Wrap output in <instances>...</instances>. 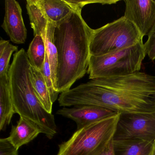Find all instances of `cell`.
Masks as SVG:
<instances>
[{
	"label": "cell",
	"mask_w": 155,
	"mask_h": 155,
	"mask_svg": "<svg viewBox=\"0 0 155 155\" xmlns=\"http://www.w3.org/2000/svg\"><path fill=\"white\" fill-rule=\"evenodd\" d=\"M26 8L34 36H41L45 41L49 20L43 7L38 0H27Z\"/></svg>",
	"instance_id": "obj_13"
},
{
	"label": "cell",
	"mask_w": 155,
	"mask_h": 155,
	"mask_svg": "<svg viewBox=\"0 0 155 155\" xmlns=\"http://www.w3.org/2000/svg\"><path fill=\"white\" fill-rule=\"evenodd\" d=\"M131 139L155 142V111L120 113L113 140Z\"/></svg>",
	"instance_id": "obj_6"
},
{
	"label": "cell",
	"mask_w": 155,
	"mask_h": 155,
	"mask_svg": "<svg viewBox=\"0 0 155 155\" xmlns=\"http://www.w3.org/2000/svg\"><path fill=\"white\" fill-rule=\"evenodd\" d=\"M124 17L137 28L142 37L148 36L155 22L153 0H125Z\"/></svg>",
	"instance_id": "obj_7"
},
{
	"label": "cell",
	"mask_w": 155,
	"mask_h": 155,
	"mask_svg": "<svg viewBox=\"0 0 155 155\" xmlns=\"http://www.w3.org/2000/svg\"><path fill=\"white\" fill-rule=\"evenodd\" d=\"M153 2H154V4H155V0H153Z\"/></svg>",
	"instance_id": "obj_25"
},
{
	"label": "cell",
	"mask_w": 155,
	"mask_h": 155,
	"mask_svg": "<svg viewBox=\"0 0 155 155\" xmlns=\"http://www.w3.org/2000/svg\"><path fill=\"white\" fill-rule=\"evenodd\" d=\"M154 142L140 140H114L115 155H151Z\"/></svg>",
	"instance_id": "obj_12"
},
{
	"label": "cell",
	"mask_w": 155,
	"mask_h": 155,
	"mask_svg": "<svg viewBox=\"0 0 155 155\" xmlns=\"http://www.w3.org/2000/svg\"><path fill=\"white\" fill-rule=\"evenodd\" d=\"M93 31L81 17L80 10L73 12L55 26L54 43L58 51L56 91L59 93L70 89L87 72Z\"/></svg>",
	"instance_id": "obj_2"
},
{
	"label": "cell",
	"mask_w": 155,
	"mask_h": 155,
	"mask_svg": "<svg viewBox=\"0 0 155 155\" xmlns=\"http://www.w3.org/2000/svg\"><path fill=\"white\" fill-rule=\"evenodd\" d=\"M120 113L77 130L57 155H98L113 140Z\"/></svg>",
	"instance_id": "obj_3"
},
{
	"label": "cell",
	"mask_w": 155,
	"mask_h": 155,
	"mask_svg": "<svg viewBox=\"0 0 155 155\" xmlns=\"http://www.w3.org/2000/svg\"><path fill=\"white\" fill-rule=\"evenodd\" d=\"M137 28L124 18L93 29L90 43L91 56H100L113 53L143 42Z\"/></svg>",
	"instance_id": "obj_5"
},
{
	"label": "cell",
	"mask_w": 155,
	"mask_h": 155,
	"mask_svg": "<svg viewBox=\"0 0 155 155\" xmlns=\"http://www.w3.org/2000/svg\"><path fill=\"white\" fill-rule=\"evenodd\" d=\"M41 133L40 130L37 126L20 117L17 125L12 126L9 137L8 138L19 149L21 146L33 140Z\"/></svg>",
	"instance_id": "obj_10"
},
{
	"label": "cell",
	"mask_w": 155,
	"mask_h": 155,
	"mask_svg": "<svg viewBox=\"0 0 155 155\" xmlns=\"http://www.w3.org/2000/svg\"><path fill=\"white\" fill-rule=\"evenodd\" d=\"M5 13L2 27L10 40L15 44H24L27 30L23 21L21 7L15 0H6Z\"/></svg>",
	"instance_id": "obj_9"
},
{
	"label": "cell",
	"mask_w": 155,
	"mask_h": 155,
	"mask_svg": "<svg viewBox=\"0 0 155 155\" xmlns=\"http://www.w3.org/2000/svg\"><path fill=\"white\" fill-rule=\"evenodd\" d=\"M38 1L43 7L49 20L55 25L75 11L66 0H38Z\"/></svg>",
	"instance_id": "obj_14"
},
{
	"label": "cell",
	"mask_w": 155,
	"mask_h": 155,
	"mask_svg": "<svg viewBox=\"0 0 155 155\" xmlns=\"http://www.w3.org/2000/svg\"><path fill=\"white\" fill-rule=\"evenodd\" d=\"M15 113L10 88L8 76L0 78V130L9 125Z\"/></svg>",
	"instance_id": "obj_11"
},
{
	"label": "cell",
	"mask_w": 155,
	"mask_h": 155,
	"mask_svg": "<svg viewBox=\"0 0 155 155\" xmlns=\"http://www.w3.org/2000/svg\"><path fill=\"white\" fill-rule=\"evenodd\" d=\"M18 150L8 138L0 139V155H18Z\"/></svg>",
	"instance_id": "obj_22"
},
{
	"label": "cell",
	"mask_w": 155,
	"mask_h": 155,
	"mask_svg": "<svg viewBox=\"0 0 155 155\" xmlns=\"http://www.w3.org/2000/svg\"><path fill=\"white\" fill-rule=\"evenodd\" d=\"M148 39L144 44L146 54L151 60H155V22L148 34Z\"/></svg>",
	"instance_id": "obj_20"
},
{
	"label": "cell",
	"mask_w": 155,
	"mask_h": 155,
	"mask_svg": "<svg viewBox=\"0 0 155 155\" xmlns=\"http://www.w3.org/2000/svg\"><path fill=\"white\" fill-rule=\"evenodd\" d=\"M60 106L92 105L117 113L155 111V76L136 72L121 77L92 79L62 92Z\"/></svg>",
	"instance_id": "obj_1"
},
{
	"label": "cell",
	"mask_w": 155,
	"mask_h": 155,
	"mask_svg": "<svg viewBox=\"0 0 155 155\" xmlns=\"http://www.w3.org/2000/svg\"><path fill=\"white\" fill-rule=\"evenodd\" d=\"M151 155H155V142H154V148H153V151H152Z\"/></svg>",
	"instance_id": "obj_24"
},
{
	"label": "cell",
	"mask_w": 155,
	"mask_h": 155,
	"mask_svg": "<svg viewBox=\"0 0 155 155\" xmlns=\"http://www.w3.org/2000/svg\"><path fill=\"white\" fill-rule=\"evenodd\" d=\"M56 25L49 21L47 28L45 43L46 52L48 55L51 72L52 81L56 90V75L58 67V51L54 43V34Z\"/></svg>",
	"instance_id": "obj_16"
},
{
	"label": "cell",
	"mask_w": 155,
	"mask_h": 155,
	"mask_svg": "<svg viewBox=\"0 0 155 155\" xmlns=\"http://www.w3.org/2000/svg\"><path fill=\"white\" fill-rule=\"evenodd\" d=\"M31 78L37 97L44 109L52 113V103L47 84L40 70L31 66Z\"/></svg>",
	"instance_id": "obj_15"
},
{
	"label": "cell",
	"mask_w": 155,
	"mask_h": 155,
	"mask_svg": "<svg viewBox=\"0 0 155 155\" xmlns=\"http://www.w3.org/2000/svg\"><path fill=\"white\" fill-rule=\"evenodd\" d=\"M44 78L45 82L47 84L51 97L52 103H54L58 99V97L59 93L57 92L54 89L51 77V70L48 55L46 52L45 61L43 63L42 68L40 70Z\"/></svg>",
	"instance_id": "obj_19"
},
{
	"label": "cell",
	"mask_w": 155,
	"mask_h": 155,
	"mask_svg": "<svg viewBox=\"0 0 155 155\" xmlns=\"http://www.w3.org/2000/svg\"><path fill=\"white\" fill-rule=\"evenodd\" d=\"M98 155H115L113 146V140L108 145L105 149Z\"/></svg>",
	"instance_id": "obj_23"
},
{
	"label": "cell",
	"mask_w": 155,
	"mask_h": 155,
	"mask_svg": "<svg viewBox=\"0 0 155 155\" xmlns=\"http://www.w3.org/2000/svg\"><path fill=\"white\" fill-rule=\"evenodd\" d=\"M146 55L141 42L113 53L91 56L87 71L89 79L121 77L139 72Z\"/></svg>",
	"instance_id": "obj_4"
},
{
	"label": "cell",
	"mask_w": 155,
	"mask_h": 155,
	"mask_svg": "<svg viewBox=\"0 0 155 155\" xmlns=\"http://www.w3.org/2000/svg\"><path fill=\"white\" fill-rule=\"evenodd\" d=\"M57 113L75 121L79 130L118 113L98 106L78 105L72 107H63Z\"/></svg>",
	"instance_id": "obj_8"
},
{
	"label": "cell",
	"mask_w": 155,
	"mask_h": 155,
	"mask_svg": "<svg viewBox=\"0 0 155 155\" xmlns=\"http://www.w3.org/2000/svg\"><path fill=\"white\" fill-rule=\"evenodd\" d=\"M73 8L74 11L80 10L87 4L99 3L102 5H111L118 2L119 1H66Z\"/></svg>",
	"instance_id": "obj_21"
},
{
	"label": "cell",
	"mask_w": 155,
	"mask_h": 155,
	"mask_svg": "<svg viewBox=\"0 0 155 155\" xmlns=\"http://www.w3.org/2000/svg\"><path fill=\"white\" fill-rule=\"evenodd\" d=\"M18 51V47L10 43L5 47L2 51H0V78L8 76L9 62L12 53Z\"/></svg>",
	"instance_id": "obj_18"
},
{
	"label": "cell",
	"mask_w": 155,
	"mask_h": 155,
	"mask_svg": "<svg viewBox=\"0 0 155 155\" xmlns=\"http://www.w3.org/2000/svg\"><path fill=\"white\" fill-rule=\"evenodd\" d=\"M27 54L31 66L40 70L45 61L46 54L45 41L41 36H34Z\"/></svg>",
	"instance_id": "obj_17"
}]
</instances>
